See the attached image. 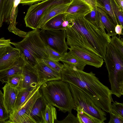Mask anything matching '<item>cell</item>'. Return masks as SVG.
Returning <instances> with one entry per match:
<instances>
[{
	"mask_svg": "<svg viewBox=\"0 0 123 123\" xmlns=\"http://www.w3.org/2000/svg\"><path fill=\"white\" fill-rule=\"evenodd\" d=\"M68 24L65 30L66 43L91 51L103 59L111 38L86 19L84 16L67 14Z\"/></svg>",
	"mask_w": 123,
	"mask_h": 123,
	"instance_id": "obj_1",
	"label": "cell"
},
{
	"mask_svg": "<svg viewBox=\"0 0 123 123\" xmlns=\"http://www.w3.org/2000/svg\"><path fill=\"white\" fill-rule=\"evenodd\" d=\"M63 64L61 72V80L70 83L83 91L104 111L112 112L111 91L99 81L95 74L92 71L87 73Z\"/></svg>",
	"mask_w": 123,
	"mask_h": 123,
	"instance_id": "obj_2",
	"label": "cell"
},
{
	"mask_svg": "<svg viewBox=\"0 0 123 123\" xmlns=\"http://www.w3.org/2000/svg\"><path fill=\"white\" fill-rule=\"evenodd\" d=\"M43 95L48 103L65 113L75 110L74 99L68 83L61 80L46 82L40 86Z\"/></svg>",
	"mask_w": 123,
	"mask_h": 123,
	"instance_id": "obj_3",
	"label": "cell"
},
{
	"mask_svg": "<svg viewBox=\"0 0 123 123\" xmlns=\"http://www.w3.org/2000/svg\"><path fill=\"white\" fill-rule=\"evenodd\" d=\"M37 29L27 32L21 41L11 42L18 49L25 62L35 66L42 60L49 58L46 46L42 40Z\"/></svg>",
	"mask_w": 123,
	"mask_h": 123,
	"instance_id": "obj_4",
	"label": "cell"
},
{
	"mask_svg": "<svg viewBox=\"0 0 123 123\" xmlns=\"http://www.w3.org/2000/svg\"><path fill=\"white\" fill-rule=\"evenodd\" d=\"M68 84L74 99L75 110L77 108L81 109L102 123H104L106 120L105 112L83 91L72 84Z\"/></svg>",
	"mask_w": 123,
	"mask_h": 123,
	"instance_id": "obj_5",
	"label": "cell"
},
{
	"mask_svg": "<svg viewBox=\"0 0 123 123\" xmlns=\"http://www.w3.org/2000/svg\"><path fill=\"white\" fill-rule=\"evenodd\" d=\"M72 0H45L30 6L24 18L26 26L33 30L37 29L39 20L44 13L53 6L69 4Z\"/></svg>",
	"mask_w": 123,
	"mask_h": 123,
	"instance_id": "obj_6",
	"label": "cell"
},
{
	"mask_svg": "<svg viewBox=\"0 0 123 123\" xmlns=\"http://www.w3.org/2000/svg\"><path fill=\"white\" fill-rule=\"evenodd\" d=\"M39 34L47 47H49L63 55L69 47L66 41L65 30H49L41 29Z\"/></svg>",
	"mask_w": 123,
	"mask_h": 123,
	"instance_id": "obj_7",
	"label": "cell"
},
{
	"mask_svg": "<svg viewBox=\"0 0 123 123\" xmlns=\"http://www.w3.org/2000/svg\"><path fill=\"white\" fill-rule=\"evenodd\" d=\"M42 95L40 88L19 109L9 114V120L5 123H36L30 115L32 107L37 98Z\"/></svg>",
	"mask_w": 123,
	"mask_h": 123,
	"instance_id": "obj_8",
	"label": "cell"
},
{
	"mask_svg": "<svg viewBox=\"0 0 123 123\" xmlns=\"http://www.w3.org/2000/svg\"><path fill=\"white\" fill-rule=\"evenodd\" d=\"M69 51L86 65L97 68L101 67L104 62V59L93 52L77 46H73L69 48Z\"/></svg>",
	"mask_w": 123,
	"mask_h": 123,
	"instance_id": "obj_9",
	"label": "cell"
},
{
	"mask_svg": "<svg viewBox=\"0 0 123 123\" xmlns=\"http://www.w3.org/2000/svg\"><path fill=\"white\" fill-rule=\"evenodd\" d=\"M25 62L22 69V78L18 91L23 89H32L40 84L35 66Z\"/></svg>",
	"mask_w": 123,
	"mask_h": 123,
	"instance_id": "obj_10",
	"label": "cell"
},
{
	"mask_svg": "<svg viewBox=\"0 0 123 123\" xmlns=\"http://www.w3.org/2000/svg\"><path fill=\"white\" fill-rule=\"evenodd\" d=\"M40 83L54 80H61V72H56L46 64L40 62L35 66Z\"/></svg>",
	"mask_w": 123,
	"mask_h": 123,
	"instance_id": "obj_11",
	"label": "cell"
},
{
	"mask_svg": "<svg viewBox=\"0 0 123 123\" xmlns=\"http://www.w3.org/2000/svg\"><path fill=\"white\" fill-rule=\"evenodd\" d=\"M3 91L4 105L6 111L9 115L15 109V105L18 90L12 87L6 83L2 88Z\"/></svg>",
	"mask_w": 123,
	"mask_h": 123,
	"instance_id": "obj_12",
	"label": "cell"
},
{
	"mask_svg": "<svg viewBox=\"0 0 123 123\" xmlns=\"http://www.w3.org/2000/svg\"><path fill=\"white\" fill-rule=\"evenodd\" d=\"M20 56L18 49L11 45L9 46L5 53L0 58V71L12 67Z\"/></svg>",
	"mask_w": 123,
	"mask_h": 123,
	"instance_id": "obj_13",
	"label": "cell"
},
{
	"mask_svg": "<svg viewBox=\"0 0 123 123\" xmlns=\"http://www.w3.org/2000/svg\"><path fill=\"white\" fill-rule=\"evenodd\" d=\"M70 3L54 5L49 8L41 17L38 23L37 29H40L48 21L55 16L65 13Z\"/></svg>",
	"mask_w": 123,
	"mask_h": 123,
	"instance_id": "obj_14",
	"label": "cell"
},
{
	"mask_svg": "<svg viewBox=\"0 0 123 123\" xmlns=\"http://www.w3.org/2000/svg\"><path fill=\"white\" fill-rule=\"evenodd\" d=\"M67 13H62L48 21L40 29L49 30H59L65 29L68 24L66 19Z\"/></svg>",
	"mask_w": 123,
	"mask_h": 123,
	"instance_id": "obj_15",
	"label": "cell"
},
{
	"mask_svg": "<svg viewBox=\"0 0 123 123\" xmlns=\"http://www.w3.org/2000/svg\"><path fill=\"white\" fill-rule=\"evenodd\" d=\"M92 9L83 0H72L65 13L84 16L90 12Z\"/></svg>",
	"mask_w": 123,
	"mask_h": 123,
	"instance_id": "obj_16",
	"label": "cell"
},
{
	"mask_svg": "<svg viewBox=\"0 0 123 123\" xmlns=\"http://www.w3.org/2000/svg\"><path fill=\"white\" fill-rule=\"evenodd\" d=\"M47 103L43 95L37 98L34 102L30 115L36 123H43V115Z\"/></svg>",
	"mask_w": 123,
	"mask_h": 123,
	"instance_id": "obj_17",
	"label": "cell"
},
{
	"mask_svg": "<svg viewBox=\"0 0 123 123\" xmlns=\"http://www.w3.org/2000/svg\"><path fill=\"white\" fill-rule=\"evenodd\" d=\"M25 63L24 60L21 56L12 67L0 71V81L3 83H7L10 77L15 75L21 74Z\"/></svg>",
	"mask_w": 123,
	"mask_h": 123,
	"instance_id": "obj_18",
	"label": "cell"
},
{
	"mask_svg": "<svg viewBox=\"0 0 123 123\" xmlns=\"http://www.w3.org/2000/svg\"><path fill=\"white\" fill-rule=\"evenodd\" d=\"M20 0H15L14 1L10 15L9 25L8 29L9 32L22 37L25 34V32L20 30L16 27L17 23L16 22V19L18 12V5L19 4Z\"/></svg>",
	"mask_w": 123,
	"mask_h": 123,
	"instance_id": "obj_19",
	"label": "cell"
},
{
	"mask_svg": "<svg viewBox=\"0 0 123 123\" xmlns=\"http://www.w3.org/2000/svg\"><path fill=\"white\" fill-rule=\"evenodd\" d=\"M43 84L40 83L36 87L31 89H23L19 91L15 102V109H20Z\"/></svg>",
	"mask_w": 123,
	"mask_h": 123,
	"instance_id": "obj_20",
	"label": "cell"
},
{
	"mask_svg": "<svg viewBox=\"0 0 123 123\" xmlns=\"http://www.w3.org/2000/svg\"><path fill=\"white\" fill-rule=\"evenodd\" d=\"M60 61L72 67L83 70L86 64L79 58L72 54L69 51L67 52L62 56Z\"/></svg>",
	"mask_w": 123,
	"mask_h": 123,
	"instance_id": "obj_21",
	"label": "cell"
},
{
	"mask_svg": "<svg viewBox=\"0 0 123 123\" xmlns=\"http://www.w3.org/2000/svg\"><path fill=\"white\" fill-rule=\"evenodd\" d=\"M84 16L86 19L96 26L103 33L107 34L101 21L96 6L92 8L90 12Z\"/></svg>",
	"mask_w": 123,
	"mask_h": 123,
	"instance_id": "obj_22",
	"label": "cell"
},
{
	"mask_svg": "<svg viewBox=\"0 0 123 123\" xmlns=\"http://www.w3.org/2000/svg\"><path fill=\"white\" fill-rule=\"evenodd\" d=\"M97 6L103 10L115 26L118 24L112 10L110 0H93Z\"/></svg>",
	"mask_w": 123,
	"mask_h": 123,
	"instance_id": "obj_23",
	"label": "cell"
},
{
	"mask_svg": "<svg viewBox=\"0 0 123 123\" xmlns=\"http://www.w3.org/2000/svg\"><path fill=\"white\" fill-rule=\"evenodd\" d=\"M97 7L99 12L101 21L107 32V34L110 37L116 36L117 34L115 31V26L111 21L105 12L101 8Z\"/></svg>",
	"mask_w": 123,
	"mask_h": 123,
	"instance_id": "obj_24",
	"label": "cell"
},
{
	"mask_svg": "<svg viewBox=\"0 0 123 123\" xmlns=\"http://www.w3.org/2000/svg\"><path fill=\"white\" fill-rule=\"evenodd\" d=\"M56 108L47 103L43 115V123H54L57 119Z\"/></svg>",
	"mask_w": 123,
	"mask_h": 123,
	"instance_id": "obj_25",
	"label": "cell"
},
{
	"mask_svg": "<svg viewBox=\"0 0 123 123\" xmlns=\"http://www.w3.org/2000/svg\"><path fill=\"white\" fill-rule=\"evenodd\" d=\"M75 110L77 112V117L79 123H102L98 119L88 114L79 108Z\"/></svg>",
	"mask_w": 123,
	"mask_h": 123,
	"instance_id": "obj_26",
	"label": "cell"
},
{
	"mask_svg": "<svg viewBox=\"0 0 123 123\" xmlns=\"http://www.w3.org/2000/svg\"><path fill=\"white\" fill-rule=\"evenodd\" d=\"M113 13L118 24L123 26V9L120 7L115 0H110Z\"/></svg>",
	"mask_w": 123,
	"mask_h": 123,
	"instance_id": "obj_27",
	"label": "cell"
},
{
	"mask_svg": "<svg viewBox=\"0 0 123 123\" xmlns=\"http://www.w3.org/2000/svg\"><path fill=\"white\" fill-rule=\"evenodd\" d=\"M15 0H5L3 11L4 22L9 23L10 15Z\"/></svg>",
	"mask_w": 123,
	"mask_h": 123,
	"instance_id": "obj_28",
	"label": "cell"
},
{
	"mask_svg": "<svg viewBox=\"0 0 123 123\" xmlns=\"http://www.w3.org/2000/svg\"><path fill=\"white\" fill-rule=\"evenodd\" d=\"M110 43L116 51L123 56V38L120 36L119 37L116 36L112 37Z\"/></svg>",
	"mask_w": 123,
	"mask_h": 123,
	"instance_id": "obj_29",
	"label": "cell"
},
{
	"mask_svg": "<svg viewBox=\"0 0 123 123\" xmlns=\"http://www.w3.org/2000/svg\"><path fill=\"white\" fill-rule=\"evenodd\" d=\"M43 63L49 67L54 70L61 72L63 67V64L59 62L52 60L49 58L44 59L41 60L40 62Z\"/></svg>",
	"mask_w": 123,
	"mask_h": 123,
	"instance_id": "obj_30",
	"label": "cell"
},
{
	"mask_svg": "<svg viewBox=\"0 0 123 123\" xmlns=\"http://www.w3.org/2000/svg\"><path fill=\"white\" fill-rule=\"evenodd\" d=\"M9 115L5 108L3 99V94L0 90V122L5 123L9 118Z\"/></svg>",
	"mask_w": 123,
	"mask_h": 123,
	"instance_id": "obj_31",
	"label": "cell"
},
{
	"mask_svg": "<svg viewBox=\"0 0 123 123\" xmlns=\"http://www.w3.org/2000/svg\"><path fill=\"white\" fill-rule=\"evenodd\" d=\"M111 104L112 112L115 115L123 119V104L116 101Z\"/></svg>",
	"mask_w": 123,
	"mask_h": 123,
	"instance_id": "obj_32",
	"label": "cell"
},
{
	"mask_svg": "<svg viewBox=\"0 0 123 123\" xmlns=\"http://www.w3.org/2000/svg\"><path fill=\"white\" fill-rule=\"evenodd\" d=\"M22 78V76L21 74L15 75L9 78L7 83L12 87L18 90Z\"/></svg>",
	"mask_w": 123,
	"mask_h": 123,
	"instance_id": "obj_33",
	"label": "cell"
},
{
	"mask_svg": "<svg viewBox=\"0 0 123 123\" xmlns=\"http://www.w3.org/2000/svg\"><path fill=\"white\" fill-rule=\"evenodd\" d=\"M46 51L49 59L59 62L63 55L52 49L46 47Z\"/></svg>",
	"mask_w": 123,
	"mask_h": 123,
	"instance_id": "obj_34",
	"label": "cell"
},
{
	"mask_svg": "<svg viewBox=\"0 0 123 123\" xmlns=\"http://www.w3.org/2000/svg\"><path fill=\"white\" fill-rule=\"evenodd\" d=\"M54 123H79L77 117H76L71 112H69L67 117L61 121L55 120Z\"/></svg>",
	"mask_w": 123,
	"mask_h": 123,
	"instance_id": "obj_35",
	"label": "cell"
},
{
	"mask_svg": "<svg viewBox=\"0 0 123 123\" xmlns=\"http://www.w3.org/2000/svg\"><path fill=\"white\" fill-rule=\"evenodd\" d=\"M110 114V118L109 123H123V119L115 115L112 112Z\"/></svg>",
	"mask_w": 123,
	"mask_h": 123,
	"instance_id": "obj_36",
	"label": "cell"
},
{
	"mask_svg": "<svg viewBox=\"0 0 123 123\" xmlns=\"http://www.w3.org/2000/svg\"><path fill=\"white\" fill-rule=\"evenodd\" d=\"M45 0H21L19 4L23 5L31 6Z\"/></svg>",
	"mask_w": 123,
	"mask_h": 123,
	"instance_id": "obj_37",
	"label": "cell"
},
{
	"mask_svg": "<svg viewBox=\"0 0 123 123\" xmlns=\"http://www.w3.org/2000/svg\"><path fill=\"white\" fill-rule=\"evenodd\" d=\"M5 0H0V29L4 21L3 16V11L4 3Z\"/></svg>",
	"mask_w": 123,
	"mask_h": 123,
	"instance_id": "obj_38",
	"label": "cell"
},
{
	"mask_svg": "<svg viewBox=\"0 0 123 123\" xmlns=\"http://www.w3.org/2000/svg\"><path fill=\"white\" fill-rule=\"evenodd\" d=\"M11 40L6 39L4 37L0 38V47H6L11 45Z\"/></svg>",
	"mask_w": 123,
	"mask_h": 123,
	"instance_id": "obj_39",
	"label": "cell"
},
{
	"mask_svg": "<svg viewBox=\"0 0 123 123\" xmlns=\"http://www.w3.org/2000/svg\"><path fill=\"white\" fill-rule=\"evenodd\" d=\"M123 26L121 25L117 24L115 27V31L116 34L120 36V35H123Z\"/></svg>",
	"mask_w": 123,
	"mask_h": 123,
	"instance_id": "obj_40",
	"label": "cell"
},
{
	"mask_svg": "<svg viewBox=\"0 0 123 123\" xmlns=\"http://www.w3.org/2000/svg\"><path fill=\"white\" fill-rule=\"evenodd\" d=\"M92 8L96 6L95 2L93 0H83Z\"/></svg>",
	"mask_w": 123,
	"mask_h": 123,
	"instance_id": "obj_41",
	"label": "cell"
},
{
	"mask_svg": "<svg viewBox=\"0 0 123 123\" xmlns=\"http://www.w3.org/2000/svg\"><path fill=\"white\" fill-rule=\"evenodd\" d=\"M8 46L0 47V58L5 53Z\"/></svg>",
	"mask_w": 123,
	"mask_h": 123,
	"instance_id": "obj_42",
	"label": "cell"
},
{
	"mask_svg": "<svg viewBox=\"0 0 123 123\" xmlns=\"http://www.w3.org/2000/svg\"><path fill=\"white\" fill-rule=\"evenodd\" d=\"M115 0L118 6L123 9V0Z\"/></svg>",
	"mask_w": 123,
	"mask_h": 123,
	"instance_id": "obj_43",
	"label": "cell"
},
{
	"mask_svg": "<svg viewBox=\"0 0 123 123\" xmlns=\"http://www.w3.org/2000/svg\"></svg>",
	"mask_w": 123,
	"mask_h": 123,
	"instance_id": "obj_44",
	"label": "cell"
}]
</instances>
